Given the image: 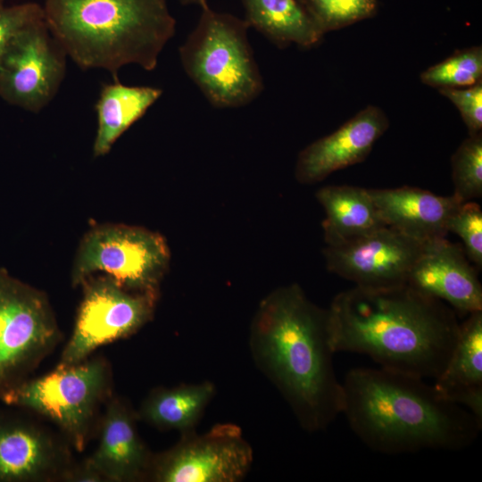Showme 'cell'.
<instances>
[{
    "instance_id": "obj_19",
    "label": "cell",
    "mask_w": 482,
    "mask_h": 482,
    "mask_svg": "<svg viewBox=\"0 0 482 482\" xmlns=\"http://www.w3.org/2000/svg\"><path fill=\"white\" fill-rule=\"evenodd\" d=\"M316 198L325 211L326 246L343 245L386 227L369 189L326 186L317 191Z\"/></svg>"
},
{
    "instance_id": "obj_9",
    "label": "cell",
    "mask_w": 482,
    "mask_h": 482,
    "mask_svg": "<svg viewBox=\"0 0 482 482\" xmlns=\"http://www.w3.org/2000/svg\"><path fill=\"white\" fill-rule=\"evenodd\" d=\"M83 295L73 331L57 365L87 359L97 348L136 334L154 318L160 295L132 292L107 275H91L79 285Z\"/></svg>"
},
{
    "instance_id": "obj_30",
    "label": "cell",
    "mask_w": 482,
    "mask_h": 482,
    "mask_svg": "<svg viewBox=\"0 0 482 482\" xmlns=\"http://www.w3.org/2000/svg\"><path fill=\"white\" fill-rule=\"evenodd\" d=\"M4 0H0V4H3Z\"/></svg>"
},
{
    "instance_id": "obj_1",
    "label": "cell",
    "mask_w": 482,
    "mask_h": 482,
    "mask_svg": "<svg viewBox=\"0 0 482 482\" xmlns=\"http://www.w3.org/2000/svg\"><path fill=\"white\" fill-rule=\"evenodd\" d=\"M328 311L335 353L365 354L381 368L422 378L442 372L460 326L449 305L407 284L354 286L338 293Z\"/></svg>"
},
{
    "instance_id": "obj_14",
    "label": "cell",
    "mask_w": 482,
    "mask_h": 482,
    "mask_svg": "<svg viewBox=\"0 0 482 482\" xmlns=\"http://www.w3.org/2000/svg\"><path fill=\"white\" fill-rule=\"evenodd\" d=\"M137 411L123 398L111 396L98 424V445L85 462L108 482L149 479L154 454L140 436Z\"/></svg>"
},
{
    "instance_id": "obj_28",
    "label": "cell",
    "mask_w": 482,
    "mask_h": 482,
    "mask_svg": "<svg viewBox=\"0 0 482 482\" xmlns=\"http://www.w3.org/2000/svg\"><path fill=\"white\" fill-rule=\"evenodd\" d=\"M460 111L470 135L480 133L482 128V83L481 80L468 87L440 88Z\"/></svg>"
},
{
    "instance_id": "obj_7",
    "label": "cell",
    "mask_w": 482,
    "mask_h": 482,
    "mask_svg": "<svg viewBox=\"0 0 482 482\" xmlns=\"http://www.w3.org/2000/svg\"><path fill=\"white\" fill-rule=\"evenodd\" d=\"M170 262V247L162 234L140 226L96 225L78 247L71 284L78 287L87 277L102 272L129 291L160 295Z\"/></svg>"
},
{
    "instance_id": "obj_16",
    "label": "cell",
    "mask_w": 482,
    "mask_h": 482,
    "mask_svg": "<svg viewBox=\"0 0 482 482\" xmlns=\"http://www.w3.org/2000/svg\"><path fill=\"white\" fill-rule=\"evenodd\" d=\"M388 125V119L380 108L368 105L338 129L300 152L295 169V179L301 184L311 185L338 170L361 162Z\"/></svg>"
},
{
    "instance_id": "obj_11",
    "label": "cell",
    "mask_w": 482,
    "mask_h": 482,
    "mask_svg": "<svg viewBox=\"0 0 482 482\" xmlns=\"http://www.w3.org/2000/svg\"><path fill=\"white\" fill-rule=\"evenodd\" d=\"M66 71V54L45 20L18 34L0 62V97L38 112L55 96Z\"/></svg>"
},
{
    "instance_id": "obj_29",
    "label": "cell",
    "mask_w": 482,
    "mask_h": 482,
    "mask_svg": "<svg viewBox=\"0 0 482 482\" xmlns=\"http://www.w3.org/2000/svg\"><path fill=\"white\" fill-rule=\"evenodd\" d=\"M181 4L183 5H188V4H200L203 1L205 0H178Z\"/></svg>"
},
{
    "instance_id": "obj_26",
    "label": "cell",
    "mask_w": 482,
    "mask_h": 482,
    "mask_svg": "<svg viewBox=\"0 0 482 482\" xmlns=\"http://www.w3.org/2000/svg\"><path fill=\"white\" fill-rule=\"evenodd\" d=\"M448 232L459 236L465 253L478 268L482 266V211L475 202L461 203L447 222Z\"/></svg>"
},
{
    "instance_id": "obj_2",
    "label": "cell",
    "mask_w": 482,
    "mask_h": 482,
    "mask_svg": "<svg viewBox=\"0 0 482 482\" xmlns=\"http://www.w3.org/2000/svg\"><path fill=\"white\" fill-rule=\"evenodd\" d=\"M249 346L255 364L303 429L323 430L342 414L344 390L333 366L328 311L312 303L299 285L279 287L262 299Z\"/></svg>"
},
{
    "instance_id": "obj_6",
    "label": "cell",
    "mask_w": 482,
    "mask_h": 482,
    "mask_svg": "<svg viewBox=\"0 0 482 482\" xmlns=\"http://www.w3.org/2000/svg\"><path fill=\"white\" fill-rule=\"evenodd\" d=\"M112 396L111 365L94 357L28 378L1 400L54 423L77 452H83L98 428L99 411Z\"/></svg>"
},
{
    "instance_id": "obj_4",
    "label": "cell",
    "mask_w": 482,
    "mask_h": 482,
    "mask_svg": "<svg viewBox=\"0 0 482 482\" xmlns=\"http://www.w3.org/2000/svg\"><path fill=\"white\" fill-rule=\"evenodd\" d=\"M51 34L79 67L103 69L118 79L125 65L156 68L176 21L166 0H45Z\"/></svg>"
},
{
    "instance_id": "obj_3",
    "label": "cell",
    "mask_w": 482,
    "mask_h": 482,
    "mask_svg": "<svg viewBox=\"0 0 482 482\" xmlns=\"http://www.w3.org/2000/svg\"><path fill=\"white\" fill-rule=\"evenodd\" d=\"M349 426L378 453L456 451L478 437L480 423L466 408L443 397L424 378L384 368L350 370L342 383Z\"/></svg>"
},
{
    "instance_id": "obj_21",
    "label": "cell",
    "mask_w": 482,
    "mask_h": 482,
    "mask_svg": "<svg viewBox=\"0 0 482 482\" xmlns=\"http://www.w3.org/2000/svg\"><path fill=\"white\" fill-rule=\"evenodd\" d=\"M215 393L211 381L156 387L143 400L137 414L139 420L160 430L188 433L195 430Z\"/></svg>"
},
{
    "instance_id": "obj_10",
    "label": "cell",
    "mask_w": 482,
    "mask_h": 482,
    "mask_svg": "<svg viewBox=\"0 0 482 482\" xmlns=\"http://www.w3.org/2000/svg\"><path fill=\"white\" fill-rule=\"evenodd\" d=\"M253 461L240 427L219 423L203 434H181L170 448L154 453L148 481L238 482Z\"/></svg>"
},
{
    "instance_id": "obj_18",
    "label": "cell",
    "mask_w": 482,
    "mask_h": 482,
    "mask_svg": "<svg viewBox=\"0 0 482 482\" xmlns=\"http://www.w3.org/2000/svg\"><path fill=\"white\" fill-rule=\"evenodd\" d=\"M434 386L482 423V311L469 314L460 323L454 347Z\"/></svg>"
},
{
    "instance_id": "obj_27",
    "label": "cell",
    "mask_w": 482,
    "mask_h": 482,
    "mask_svg": "<svg viewBox=\"0 0 482 482\" xmlns=\"http://www.w3.org/2000/svg\"><path fill=\"white\" fill-rule=\"evenodd\" d=\"M42 20L43 6L36 3L12 6L0 4V62L14 37L29 26Z\"/></svg>"
},
{
    "instance_id": "obj_15",
    "label": "cell",
    "mask_w": 482,
    "mask_h": 482,
    "mask_svg": "<svg viewBox=\"0 0 482 482\" xmlns=\"http://www.w3.org/2000/svg\"><path fill=\"white\" fill-rule=\"evenodd\" d=\"M461 245L445 237L423 245L407 285L469 315L482 311V286Z\"/></svg>"
},
{
    "instance_id": "obj_24",
    "label": "cell",
    "mask_w": 482,
    "mask_h": 482,
    "mask_svg": "<svg viewBox=\"0 0 482 482\" xmlns=\"http://www.w3.org/2000/svg\"><path fill=\"white\" fill-rule=\"evenodd\" d=\"M454 195L461 202L482 195V136L470 135L452 156Z\"/></svg>"
},
{
    "instance_id": "obj_23",
    "label": "cell",
    "mask_w": 482,
    "mask_h": 482,
    "mask_svg": "<svg viewBox=\"0 0 482 482\" xmlns=\"http://www.w3.org/2000/svg\"><path fill=\"white\" fill-rule=\"evenodd\" d=\"M482 76V50L475 46L459 51L420 75L424 84L440 88L462 87L476 84Z\"/></svg>"
},
{
    "instance_id": "obj_22",
    "label": "cell",
    "mask_w": 482,
    "mask_h": 482,
    "mask_svg": "<svg viewBox=\"0 0 482 482\" xmlns=\"http://www.w3.org/2000/svg\"><path fill=\"white\" fill-rule=\"evenodd\" d=\"M245 21L278 47L316 45L323 31L301 0H241Z\"/></svg>"
},
{
    "instance_id": "obj_20",
    "label": "cell",
    "mask_w": 482,
    "mask_h": 482,
    "mask_svg": "<svg viewBox=\"0 0 482 482\" xmlns=\"http://www.w3.org/2000/svg\"><path fill=\"white\" fill-rule=\"evenodd\" d=\"M162 93L158 87L128 86L119 79L104 84L96 104L97 129L94 155L107 154L116 140L146 112Z\"/></svg>"
},
{
    "instance_id": "obj_8",
    "label": "cell",
    "mask_w": 482,
    "mask_h": 482,
    "mask_svg": "<svg viewBox=\"0 0 482 482\" xmlns=\"http://www.w3.org/2000/svg\"><path fill=\"white\" fill-rule=\"evenodd\" d=\"M62 337L46 295L0 269V400L29 378Z\"/></svg>"
},
{
    "instance_id": "obj_12",
    "label": "cell",
    "mask_w": 482,
    "mask_h": 482,
    "mask_svg": "<svg viewBox=\"0 0 482 482\" xmlns=\"http://www.w3.org/2000/svg\"><path fill=\"white\" fill-rule=\"evenodd\" d=\"M423 245L389 227L339 246H326L327 269L369 288L404 285Z\"/></svg>"
},
{
    "instance_id": "obj_25",
    "label": "cell",
    "mask_w": 482,
    "mask_h": 482,
    "mask_svg": "<svg viewBox=\"0 0 482 482\" xmlns=\"http://www.w3.org/2000/svg\"><path fill=\"white\" fill-rule=\"evenodd\" d=\"M323 32L370 17L376 0H301Z\"/></svg>"
},
{
    "instance_id": "obj_17",
    "label": "cell",
    "mask_w": 482,
    "mask_h": 482,
    "mask_svg": "<svg viewBox=\"0 0 482 482\" xmlns=\"http://www.w3.org/2000/svg\"><path fill=\"white\" fill-rule=\"evenodd\" d=\"M369 192L387 227L421 244L445 237L450 216L463 203L407 186Z\"/></svg>"
},
{
    "instance_id": "obj_5",
    "label": "cell",
    "mask_w": 482,
    "mask_h": 482,
    "mask_svg": "<svg viewBox=\"0 0 482 482\" xmlns=\"http://www.w3.org/2000/svg\"><path fill=\"white\" fill-rule=\"evenodd\" d=\"M197 25L179 47L183 69L216 108L242 107L263 90L247 37L249 25L203 1Z\"/></svg>"
},
{
    "instance_id": "obj_13",
    "label": "cell",
    "mask_w": 482,
    "mask_h": 482,
    "mask_svg": "<svg viewBox=\"0 0 482 482\" xmlns=\"http://www.w3.org/2000/svg\"><path fill=\"white\" fill-rule=\"evenodd\" d=\"M71 445L45 426L0 415V482L67 481Z\"/></svg>"
}]
</instances>
